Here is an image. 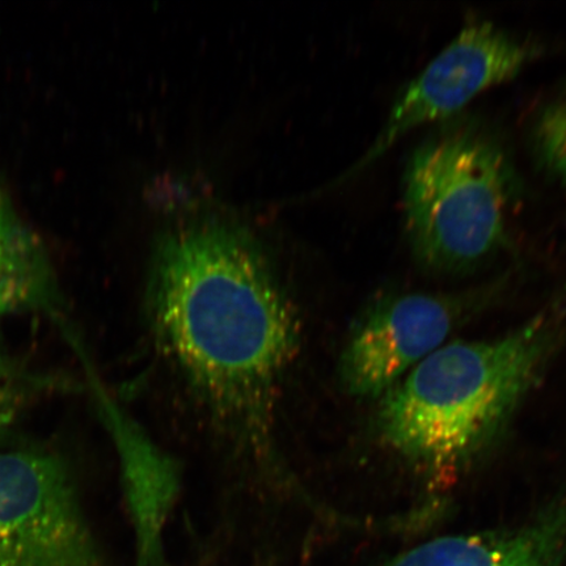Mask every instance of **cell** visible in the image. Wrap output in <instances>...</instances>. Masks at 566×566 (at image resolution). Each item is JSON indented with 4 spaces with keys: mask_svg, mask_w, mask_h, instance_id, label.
<instances>
[{
    "mask_svg": "<svg viewBox=\"0 0 566 566\" xmlns=\"http://www.w3.org/2000/svg\"><path fill=\"white\" fill-rule=\"evenodd\" d=\"M146 294L155 344L211 421L269 483L307 497L275 437L300 318L263 247L223 219L174 224L155 242Z\"/></svg>",
    "mask_w": 566,
    "mask_h": 566,
    "instance_id": "6da1fadb",
    "label": "cell"
},
{
    "mask_svg": "<svg viewBox=\"0 0 566 566\" xmlns=\"http://www.w3.org/2000/svg\"><path fill=\"white\" fill-rule=\"evenodd\" d=\"M565 332L555 302L504 336L444 344L379 399L380 443L431 479L459 475L504 433Z\"/></svg>",
    "mask_w": 566,
    "mask_h": 566,
    "instance_id": "7a4b0ae2",
    "label": "cell"
},
{
    "mask_svg": "<svg viewBox=\"0 0 566 566\" xmlns=\"http://www.w3.org/2000/svg\"><path fill=\"white\" fill-rule=\"evenodd\" d=\"M516 176L504 145L483 126L452 124L410 155L402 207L410 250L438 274L475 271L505 250Z\"/></svg>",
    "mask_w": 566,
    "mask_h": 566,
    "instance_id": "3957f363",
    "label": "cell"
},
{
    "mask_svg": "<svg viewBox=\"0 0 566 566\" xmlns=\"http://www.w3.org/2000/svg\"><path fill=\"white\" fill-rule=\"evenodd\" d=\"M504 282L458 294L387 293L359 316L338 363L346 394L379 400L442 348L452 331L490 303Z\"/></svg>",
    "mask_w": 566,
    "mask_h": 566,
    "instance_id": "277c9868",
    "label": "cell"
},
{
    "mask_svg": "<svg viewBox=\"0 0 566 566\" xmlns=\"http://www.w3.org/2000/svg\"><path fill=\"white\" fill-rule=\"evenodd\" d=\"M0 566H104L63 459L0 452Z\"/></svg>",
    "mask_w": 566,
    "mask_h": 566,
    "instance_id": "5b68a950",
    "label": "cell"
},
{
    "mask_svg": "<svg viewBox=\"0 0 566 566\" xmlns=\"http://www.w3.org/2000/svg\"><path fill=\"white\" fill-rule=\"evenodd\" d=\"M541 53L534 42L515 38L491 21L465 25L396 98L354 171L380 158L416 127L455 115L480 92L512 80Z\"/></svg>",
    "mask_w": 566,
    "mask_h": 566,
    "instance_id": "8992f818",
    "label": "cell"
},
{
    "mask_svg": "<svg viewBox=\"0 0 566 566\" xmlns=\"http://www.w3.org/2000/svg\"><path fill=\"white\" fill-rule=\"evenodd\" d=\"M73 345L86 367L98 413L116 446L127 512L136 534L137 566H161L163 535L181 491L179 462L113 399L84 358L80 343Z\"/></svg>",
    "mask_w": 566,
    "mask_h": 566,
    "instance_id": "52a82bcc",
    "label": "cell"
},
{
    "mask_svg": "<svg viewBox=\"0 0 566 566\" xmlns=\"http://www.w3.org/2000/svg\"><path fill=\"white\" fill-rule=\"evenodd\" d=\"M565 556L566 483L521 527L438 537L388 566H558Z\"/></svg>",
    "mask_w": 566,
    "mask_h": 566,
    "instance_id": "ba28073f",
    "label": "cell"
},
{
    "mask_svg": "<svg viewBox=\"0 0 566 566\" xmlns=\"http://www.w3.org/2000/svg\"><path fill=\"white\" fill-rule=\"evenodd\" d=\"M51 273L28 232L0 195V315L53 306Z\"/></svg>",
    "mask_w": 566,
    "mask_h": 566,
    "instance_id": "9c48e42d",
    "label": "cell"
},
{
    "mask_svg": "<svg viewBox=\"0 0 566 566\" xmlns=\"http://www.w3.org/2000/svg\"><path fill=\"white\" fill-rule=\"evenodd\" d=\"M531 139L542 166L566 187V94L544 106Z\"/></svg>",
    "mask_w": 566,
    "mask_h": 566,
    "instance_id": "30bf717a",
    "label": "cell"
},
{
    "mask_svg": "<svg viewBox=\"0 0 566 566\" xmlns=\"http://www.w3.org/2000/svg\"><path fill=\"white\" fill-rule=\"evenodd\" d=\"M38 379H0V438L20 419Z\"/></svg>",
    "mask_w": 566,
    "mask_h": 566,
    "instance_id": "8fae6325",
    "label": "cell"
},
{
    "mask_svg": "<svg viewBox=\"0 0 566 566\" xmlns=\"http://www.w3.org/2000/svg\"><path fill=\"white\" fill-rule=\"evenodd\" d=\"M0 379H35L27 377L23 369L12 363L9 356L0 350Z\"/></svg>",
    "mask_w": 566,
    "mask_h": 566,
    "instance_id": "7c38bea8",
    "label": "cell"
}]
</instances>
